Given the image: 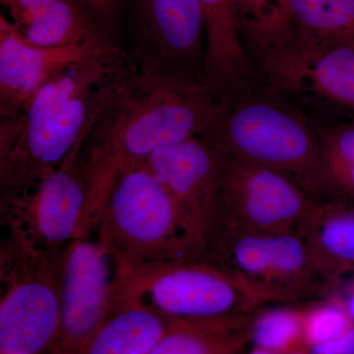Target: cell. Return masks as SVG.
Instances as JSON below:
<instances>
[{
	"label": "cell",
	"instance_id": "cell-12",
	"mask_svg": "<svg viewBox=\"0 0 354 354\" xmlns=\"http://www.w3.org/2000/svg\"><path fill=\"white\" fill-rule=\"evenodd\" d=\"M144 165L167 189L202 258L215 225L221 151L209 140L194 137L160 149Z\"/></svg>",
	"mask_w": 354,
	"mask_h": 354
},
{
	"label": "cell",
	"instance_id": "cell-8",
	"mask_svg": "<svg viewBox=\"0 0 354 354\" xmlns=\"http://www.w3.org/2000/svg\"><path fill=\"white\" fill-rule=\"evenodd\" d=\"M60 257L24 252L8 242L2 248L0 354L50 353L62 315Z\"/></svg>",
	"mask_w": 354,
	"mask_h": 354
},
{
	"label": "cell",
	"instance_id": "cell-17",
	"mask_svg": "<svg viewBox=\"0 0 354 354\" xmlns=\"http://www.w3.org/2000/svg\"><path fill=\"white\" fill-rule=\"evenodd\" d=\"M169 324L150 307L120 301L76 354H149Z\"/></svg>",
	"mask_w": 354,
	"mask_h": 354
},
{
	"label": "cell",
	"instance_id": "cell-2",
	"mask_svg": "<svg viewBox=\"0 0 354 354\" xmlns=\"http://www.w3.org/2000/svg\"><path fill=\"white\" fill-rule=\"evenodd\" d=\"M135 55L138 69L84 145L118 174L145 164L160 149L208 134L223 100L206 76Z\"/></svg>",
	"mask_w": 354,
	"mask_h": 354
},
{
	"label": "cell",
	"instance_id": "cell-20",
	"mask_svg": "<svg viewBox=\"0 0 354 354\" xmlns=\"http://www.w3.org/2000/svg\"><path fill=\"white\" fill-rule=\"evenodd\" d=\"M290 27L320 43L354 48V0H283Z\"/></svg>",
	"mask_w": 354,
	"mask_h": 354
},
{
	"label": "cell",
	"instance_id": "cell-7",
	"mask_svg": "<svg viewBox=\"0 0 354 354\" xmlns=\"http://www.w3.org/2000/svg\"><path fill=\"white\" fill-rule=\"evenodd\" d=\"M95 237L125 264L200 258L171 196L145 165L118 172Z\"/></svg>",
	"mask_w": 354,
	"mask_h": 354
},
{
	"label": "cell",
	"instance_id": "cell-18",
	"mask_svg": "<svg viewBox=\"0 0 354 354\" xmlns=\"http://www.w3.org/2000/svg\"><path fill=\"white\" fill-rule=\"evenodd\" d=\"M297 234L324 274L354 272V205L323 202Z\"/></svg>",
	"mask_w": 354,
	"mask_h": 354
},
{
	"label": "cell",
	"instance_id": "cell-16",
	"mask_svg": "<svg viewBox=\"0 0 354 354\" xmlns=\"http://www.w3.org/2000/svg\"><path fill=\"white\" fill-rule=\"evenodd\" d=\"M206 32L205 72L221 93L256 80L232 0H199Z\"/></svg>",
	"mask_w": 354,
	"mask_h": 354
},
{
	"label": "cell",
	"instance_id": "cell-22",
	"mask_svg": "<svg viewBox=\"0 0 354 354\" xmlns=\"http://www.w3.org/2000/svg\"><path fill=\"white\" fill-rule=\"evenodd\" d=\"M249 342L252 348L274 353L307 351L304 311L290 308L265 310L251 319Z\"/></svg>",
	"mask_w": 354,
	"mask_h": 354
},
{
	"label": "cell",
	"instance_id": "cell-28",
	"mask_svg": "<svg viewBox=\"0 0 354 354\" xmlns=\"http://www.w3.org/2000/svg\"><path fill=\"white\" fill-rule=\"evenodd\" d=\"M248 354H307V351H295V353H269V351H262V349L252 348H251V351H249Z\"/></svg>",
	"mask_w": 354,
	"mask_h": 354
},
{
	"label": "cell",
	"instance_id": "cell-1",
	"mask_svg": "<svg viewBox=\"0 0 354 354\" xmlns=\"http://www.w3.org/2000/svg\"><path fill=\"white\" fill-rule=\"evenodd\" d=\"M138 69L115 44L68 67L21 113L0 118V187L29 183L82 152Z\"/></svg>",
	"mask_w": 354,
	"mask_h": 354
},
{
	"label": "cell",
	"instance_id": "cell-21",
	"mask_svg": "<svg viewBox=\"0 0 354 354\" xmlns=\"http://www.w3.org/2000/svg\"><path fill=\"white\" fill-rule=\"evenodd\" d=\"M316 123L329 200L354 205V120Z\"/></svg>",
	"mask_w": 354,
	"mask_h": 354
},
{
	"label": "cell",
	"instance_id": "cell-27",
	"mask_svg": "<svg viewBox=\"0 0 354 354\" xmlns=\"http://www.w3.org/2000/svg\"><path fill=\"white\" fill-rule=\"evenodd\" d=\"M339 298L342 304H344L348 315L351 316L354 322V286H349L346 295Z\"/></svg>",
	"mask_w": 354,
	"mask_h": 354
},
{
	"label": "cell",
	"instance_id": "cell-5",
	"mask_svg": "<svg viewBox=\"0 0 354 354\" xmlns=\"http://www.w3.org/2000/svg\"><path fill=\"white\" fill-rule=\"evenodd\" d=\"M97 190L82 153L29 183L1 187L7 242L27 253H62L77 239L97 232L104 212Z\"/></svg>",
	"mask_w": 354,
	"mask_h": 354
},
{
	"label": "cell",
	"instance_id": "cell-26",
	"mask_svg": "<svg viewBox=\"0 0 354 354\" xmlns=\"http://www.w3.org/2000/svg\"><path fill=\"white\" fill-rule=\"evenodd\" d=\"M95 20H108L113 15L118 0H75Z\"/></svg>",
	"mask_w": 354,
	"mask_h": 354
},
{
	"label": "cell",
	"instance_id": "cell-11",
	"mask_svg": "<svg viewBox=\"0 0 354 354\" xmlns=\"http://www.w3.org/2000/svg\"><path fill=\"white\" fill-rule=\"evenodd\" d=\"M202 259L220 266L283 299L323 276L306 241L295 232L215 230Z\"/></svg>",
	"mask_w": 354,
	"mask_h": 354
},
{
	"label": "cell",
	"instance_id": "cell-19",
	"mask_svg": "<svg viewBox=\"0 0 354 354\" xmlns=\"http://www.w3.org/2000/svg\"><path fill=\"white\" fill-rule=\"evenodd\" d=\"M249 317L171 322L149 354H239L249 342Z\"/></svg>",
	"mask_w": 354,
	"mask_h": 354
},
{
	"label": "cell",
	"instance_id": "cell-13",
	"mask_svg": "<svg viewBox=\"0 0 354 354\" xmlns=\"http://www.w3.org/2000/svg\"><path fill=\"white\" fill-rule=\"evenodd\" d=\"M104 38L75 46L44 48L27 43L0 16V118L21 113L46 84L111 44Z\"/></svg>",
	"mask_w": 354,
	"mask_h": 354
},
{
	"label": "cell",
	"instance_id": "cell-25",
	"mask_svg": "<svg viewBox=\"0 0 354 354\" xmlns=\"http://www.w3.org/2000/svg\"><path fill=\"white\" fill-rule=\"evenodd\" d=\"M307 354H354V327L337 339L310 346Z\"/></svg>",
	"mask_w": 354,
	"mask_h": 354
},
{
	"label": "cell",
	"instance_id": "cell-24",
	"mask_svg": "<svg viewBox=\"0 0 354 354\" xmlns=\"http://www.w3.org/2000/svg\"><path fill=\"white\" fill-rule=\"evenodd\" d=\"M241 36L267 31L286 22L283 0H232Z\"/></svg>",
	"mask_w": 354,
	"mask_h": 354
},
{
	"label": "cell",
	"instance_id": "cell-3",
	"mask_svg": "<svg viewBox=\"0 0 354 354\" xmlns=\"http://www.w3.org/2000/svg\"><path fill=\"white\" fill-rule=\"evenodd\" d=\"M201 138L330 201L316 120L257 79L223 95L215 124Z\"/></svg>",
	"mask_w": 354,
	"mask_h": 354
},
{
	"label": "cell",
	"instance_id": "cell-10",
	"mask_svg": "<svg viewBox=\"0 0 354 354\" xmlns=\"http://www.w3.org/2000/svg\"><path fill=\"white\" fill-rule=\"evenodd\" d=\"M120 263L97 237H80L62 253L60 327L48 354H76L120 304Z\"/></svg>",
	"mask_w": 354,
	"mask_h": 354
},
{
	"label": "cell",
	"instance_id": "cell-6",
	"mask_svg": "<svg viewBox=\"0 0 354 354\" xmlns=\"http://www.w3.org/2000/svg\"><path fill=\"white\" fill-rule=\"evenodd\" d=\"M118 263V301L145 305L169 322L249 316L268 302L281 300L202 258Z\"/></svg>",
	"mask_w": 354,
	"mask_h": 354
},
{
	"label": "cell",
	"instance_id": "cell-14",
	"mask_svg": "<svg viewBox=\"0 0 354 354\" xmlns=\"http://www.w3.org/2000/svg\"><path fill=\"white\" fill-rule=\"evenodd\" d=\"M138 10L146 44L138 53L207 77L206 32L199 0H138Z\"/></svg>",
	"mask_w": 354,
	"mask_h": 354
},
{
	"label": "cell",
	"instance_id": "cell-4",
	"mask_svg": "<svg viewBox=\"0 0 354 354\" xmlns=\"http://www.w3.org/2000/svg\"><path fill=\"white\" fill-rule=\"evenodd\" d=\"M242 39L261 84L316 121L354 120V48L307 38L288 21Z\"/></svg>",
	"mask_w": 354,
	"mask_h": 354
},
{
	"label": "cell",
	"instance_id": "cell-15",
	"mask_svg": "<svg viewBox=\"0 0 354 354\" xmlns=\"http://www.w3.org/2000/svg\"><path fill=\"white\" fill-rule=\"evenodd\" d=\"M0 3L15 31L34 46L57 48L108 38L75 0H0Z\"/></svg>",
	"mask_w": 354,
	"mask_h": 354
},
{
	"label": "cell",
	"instance_id": "cell-9",
	"mask_svg": "<svg viewBox=\"0 0 354 354\" xmlns=\"http://www.w3.org/2000/svg\"><path fill=\"white\" fill-rule=\"evenodd\" d=\"M221 153L223 167L212 234L218 230L297 232L325 202L278 172Z\"/></svg>",
	"mask_w": 354,
	"mask_h": 354
},
{
	"label": "cell",
	"instance_id": "cell-29",
	"mask_svg": "<svg viewBox=\"0 0 354 354\" xmlns=\"http://www.w3.org/2000/svg\"><path fill=\"white\" fill-rule=\"evenodd\" d=\"M349 286H354V279L351 281V285Z\"/></svg>",
	"mask_w": 354,
	"mask_h": 354
},
{
	"label": "cell",
	"instance_id": "cell-23",
	"mask_svg": "<svg viewBox=\"0 0 354 354\" xmlns=\"http://www.w3.org/2000/svg\"><path fill=\"white\" fill-rule=\"evenodd\" d=\"M354 327L346 307L339 297L304 311L306 348L337 339Z\"/></svg>",
	"mask_w": 354,
	"mask_h": 354
}]
</instances>
